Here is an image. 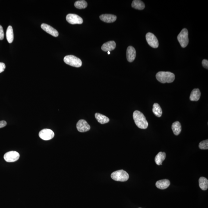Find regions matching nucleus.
Wrapping results in <instances>:
<instances>
[{"instance_id":"1","label":"nucleus","mask_w":208,"mask_h":208,"mask_svg":"<svg viewBox=\"0 0 208 208\" xmlns=\"http://www.w3.org/2000/svg\"><path fill=\"white\" fill-rule=\"evenodd\" d=\"M133 118L136 125L139 128L146 129L149 125L145 117L143 114L139 111H134L133 114Z\"/></svg>"},{"instance_id":"2","label":"nucleus","mask_w":208,"mask_h":208,"mask_svg":"<svg viewBox=\"0 0 208 208\" xmlns=\"http://www.w3.org/2000/svg\"><path fill=\"white\" fill-rule=\"evenodd\" d=\"M156 77L157 80L162 83H172L175 79V74L168 71H160Z\"/></svg>"},{"instance_id":"3","label":"nucleus","mask_w":208,"mask_h":208,"mask_svg":"<svg viewBox=\"0 0 208 208\" xmlns=\"http://www.w3.org/2000/svg\"><path fill=\"white\" fill-rule=\"evenodd\" d=\"M64 62L72 66L79 68L82 66V63L80 58L73 55H68L64 57Z\"/></svg>"},{"instance_id":"4","label":"nucleus","mask_w":208,"mask_h":208,"mask_svg":"<svg viewBox=\"0 0 208 208\" xmlns=\"http://www.w3.org/2000/svg\"><path fill=\"white\" fill-rule=\"evenodd\" d=\"M111 178L114 181H125L129 178V175L126 171L121 170L115 171L111 174Z\"/></svg>"},{"instance_id":"5","label":"nucleus","mask_w":208,"mask_h":208,"mask_svg":"<svg viewBox=\"0 0 208 208\" xmlns=\"http://www.w3.org/2000/svg\"><path fill=\"white\" fill-rule=\"evenodd\" d=\"M188 32L187 29L184 28L182 29L181 33L177 36V39L181 47H186L189 43Z\"/></svg>"},{"instance_id":"6","label":"nucleus","mask_w":208,"mask_h":208,"mask_svg":"<svg viewBox=\"0 0 208 208\" xmlns=\"http://www.w3.org/2000/svg\"><path fill=\"white\" fill-rule=\"evenodd\" d=\"M146 40L151 47L154 48H157L159 46V41L157 38L153 34L148 33L146 35Z\"/></svg>"},{"instance_id":"7","label":"nucleus","mask_w":208,"mask_h":208,"mask_svg":"<svg viewBox=\"0 0 208 208\" xmlns=\"http://www.w3.org/2000/svg\"><path fill=\"white\" fill-rule=\"evenodd\" d=\"M66 20L70 24H82L83 20L81 17L76 14H69L67 15Z\"/></svg>"},{"instance_id":"8","label":"nucleus","mask_w":208,"mask_h":208,"mask_svg":"<svg viewBox=\"0 0 208 208\" xmlns=\"http://www.w3.org/2000/svg\"><path fill=\"white\" fill-rule=\"evenodd\" d=\"M20 155L18 152L16 151H10L7 152L4 155V159L7 162H16L19 159Z\"/></svg>"},{"instance_id":"9","label":"nucleus","mask_w":208,"mask_h":208,"mask_svg":"<svg viewBox=\"0 0 208 208\" xmlns=\"http://www.w3.org/2000/svg\"><path fill=\"white\" fill-rule=\"evenodd\" d=\"M39 137L44 140H49L52 139L55 136V133L52 130L49 129H45L39 132Z\"/></svg>"},{"instance_id":"10","label":"nucleus","mask_w":208,"mask_h":208,"mask_svg":"<svg viewBox=\"0 0 208 208\" xmlns=\"http://www.w3.org/2000/svg\"><path fill=\"white\" fill-rule=\"evenodd\" d=\"M77 130L80 132H85L90 129V125L84 120H80L77 124Z\"/></svg>"},{"instance_id":"11","label":"nucleus","mask_w":208,"mask_h":208,"mask_svg":"<svg viewBox=\"0 0 208 208\" xmlns=\"http://www.w3.org/2000/svg\"><path fill=\"white\" fill-rule=\"evenodd\" d=\"M41 27L43 30L46 31L49 34L52 35V36L57 37L59 35V33L56 29L51 27L49 25L46 24H42L41 25Z\"/></svg>"},{"instance_id":"12","label":"nucleus","mask_w":208,"mask_h":208,"mask_svg":"<svg viewBox=\"0 0 208 208\" xmlns=\"http://www.w3.org/2000/svg\"><path fill=\"white\" fill-rule=\"evenodd\" d=\"M136 56V51L134 47L129 46L127 50V60L130 63L132 62L135 59Z\"/></svg>"},{"instance_id":"13","label":"nucleus","mask_w":208,"mask_h":208,"mask_svg":"<svg viewBox=\"0 0 208 208\" xmlns=\"http://www.w3.org/2000/svg\"><path fill=\"white\" fill-rule=\"evenodd\" d=\"M100 20L106 23H112L116 21L117 17L114 15L105 14L101 15L99 17Z\"/></svg>"},{"instance_id":"14","label":"nucleus","mask_w":208,"mask_h":208,"mask_svg":"<svg viewBox=\"0 0 208 208\" xmlns=\"http://www.w3.org/2000/svg\"><path fill=\"white\" fill-rule=\"evenodd\" d=\"M116 46V44L114 41H109L104 43L102 45V51L105 52H108V51L113 50L115 49Z\"/></svg>"},{"instance_id":"15","label":"nucleus","mask_w":208,"mask_h":208,"mask_svg":"<svg viewBox=\"0 0 208 208\" xmlns=\"http://www.w3.org/2000/svg\"><path fill=\"white\" fill-rule=\"evenodd\" d=\"M170 184L169 180L163 179L157 181L156 183V187L160 189H165L169 186Z\"/></svg>"},{"instance_id":"16","label":"nucleus","mask_w":208,"mask_h":208,"mask_svg":"<svg viewBox=\"0 0 208 208\" xmlns=\"http://www.w3.org/2000/svg\"><path fill=\"white\" fill-rule=\"evenodd\" d=\"M201 93L199 89H194L190 95V99L191 101H198L200 99Z\"/></svg>"},{"instance_id":"17","label":"nucleus","mask_w":208,"mask_h":208,"mask_svg":"<svg viewBox=\"0 0 208 208\" xmlns=\"http://www.w3.org/2000/svg\"><path fill=\"white\" fill-rule=\"evenodd\" d=\"M131 6L136 9L142 10L145 8V4L142 1L140 0H134L131 4Z\"/></svg>"},{"instance_id":"18","label":"nucleus","mask_w":208,"mask_h":208,"mask_svg":"<svg viewBox=\"0 0 208 208\" xmlns=\"http://www.w3.org/2000/svg\"><path fill=\"white\" fill-rule=\"evenodd\" d=\"M95 117L98 122L102 124H107L109 121V118L102 114L96 113Z\"/></svg>"},{"instance_id":"19","label":"nucleus","mask_w":208,"mask_h":208,"mask_svg":"<svg viewBox=\"0 0 208 208\" xmlns=\"http://www.w3.org/2000/svg\"><path fill=\"white\" fill-rule=\"evenodd\" d=\"M166 158V154L165 152H160L158 154L155 158V162L158 165H162V162Z\"/></svg>"},{"instance_id":"20","label":"nucleus","mask_w":208,"mask_h":208,"mask_svg":"<svg viewBox=\"0 0 208 208\" xmlns=\"http://www.w3.org/2000/svg\"><path fill=\"white\" fill-rule=\"evenodd\" d=\"M6 36L7 40L9 43H12L14 40V33H13V28L11 26H9L7 28Z\"/></svg>"},{"instance_id":"21","label":"nucleus","mask_w":208,"mask_h":208,"mask_svg":"<svg viewBox=\"0 0 208 208\" xmlns=\"http://www.w3.org/2000/svg\"><path fill=\"white\" fill-rule=\"evenodd\" d=\"M172 128L173 131L175 135H179L181 130V123L179 121H175L172 124Z\"/></svg>"},{"instance_id":"22","label":"nucleus","mask_w":208,"mask_h":208,"mask_svg":"<svg viewBox=\"0 0 208 208\" xmlns=\"http://www.w3.org/2000/svg\"><path fill=\"white\" fill-rule=\"evenodd\" d=\"M152 111L156 116L158 117L162 116V110L159 104L155 103L153 104Z\"/></svg>"},{"instance_id":"23","label":"nucleus","mask_w":208,"mask_h":208,"mask_svg":"<svg viewBox=\"0 0 208 208\" xmlns=\"http://www.w3.org/2000/svg\"><path fill=\"white\" fill-rule=\"evenodd\" d=\"M199 186L202 190H206L208 188V181L205 177H201L199 180Z\"/></svg>"},{"instance_id":"24","label":"nucleus","mask_w":208,"mask_h":208,"mask_svg":"<svg viewBox=\"0 0 208 208\" xmlns=\"http://www.w3.org/2000/svg\"><path fill=\"white\" fill-rule=\"evenodd\" d=\"M88 4L85 1L81 0L76 1L74 3V6L78 9H83L87 7Z\"/></svg>"},{"instance_id":"25","label":"nucleus","mask_w":208,"mask_h":208,"mask_svg":"<svg viewBox=\"0 0 208 208\" xmlns=\"http://www.w3.org/2000/svg\"><path fill=\"white\" fill-rule=\"evenodd\" d=\"M199 147L202 150H207L208 149V140L203 141L199 144Z\"/></svg>"},{"instance_id":"26","label":"nucleus","mask_w":208,"mask_h":208,"mask_svg":"<svg viewBox=\"0 0 208 208\" xmlns=\"http://www.w3.org/2000/svg\"><path fill=\"white\" fill-rule=\"evenodd\" d=\"M4 32L2 26L0 25V40H2L4 38Z\"/></svg>"},{"instance_id":"27","label":"nucleus","mask_w":208,"mask_h":208,"mask_svg":"<svg viewBox=\"0 0 208 208\" xmlns=\"http://www.w3.org/2000/svg\"><path fill=\"white\" fill-rule=\"evenodd\" d=\"M202 64H203V66L205 68H208V61L206 59H203L202 61Z\"/></svg>"},{"instance_id":"28","label":"nucleus","mask_w":208,"mask_h":208,"mask_svg":"<svg viewBox=\"0 0 208 208\" xmlns=\"http://www.w3.org/2000/svg\"><path fill=\"white\" fill-rule=\"evenodd\" d=\"M5 68V64L3 63H0V73H2Z\"/></svg>"},{"instance_id":"29","label":"nucleus","mask_w":208,"mask_h":208,"mask_svg":"<svg viewBox=\"0 0 208 208\" xmlns=\"http://www.w3.org/2000/svg\"><path fill=\"white\" fill-rule=\"evenodd\" d=\"M7 125V122L5 121H0V128H3Z\"/></svg>"},{"instance_id":"30","label":"nucleus","mask_w":208,"mask_h":208,"mask_svg":"<svg viewBox=\"0 0 208 208\" xmlns=\"http://www.w3.org/2000/svg\"><path fill=\"white\" fill-rule=\"evenodd\" d=\"M108 55H109V54H110V52L109 51H108Z\"/></svg>"}]
</instances>
